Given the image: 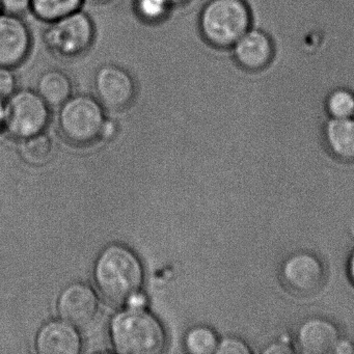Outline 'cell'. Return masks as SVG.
I'll use <instances>...</instances> for the list:
<instances>
[{
	"label": "cell",
	"instance_id": "cell-6",
	"mask_svg": "<svg viewBox=\"0 0 354 354\" xmlns=\"http://www.w3.org/2000/svg\"><path fill=\"white\" fill-rule=\"evenodd\" d=\"M51 107L36 90H17L7 101L6 128L16 138L42 133L50 121Z\"/></svg>",
	"mask_w": 354,
	"mask_h": 354
},
{
	"label": "cell",
	"instance_id": "cell-8",
	"mask_svg": "<svg viewBox=\"0 0 354 354\" xmlns=\"http://www.w3.org/2000/svg\"><path fill=\"white\" fill-rule=\"evenodd\" d=\"M229 51L238 69L250 76L266 72L277 57L272 36L258 26H252Z\"/></svg>",
	"mask_w": 354,
	"mask_h": 354
},
{
	"label": "cell",
	"instance_id": "cell-13",
	"mask_svg": "<svg viewBox=\"0 0 354 354\" xmlns=\"http://www.w3.org/2000/svg\"><path fill=\"white\" fill-rule=\"evenodd\" d=\"M339 339L337 327L325 319H308L298 329V347L304 354L333 353Z\"/></svg>",
	"mask_w": 354,
	"mask_h": 354
},
{
	"label": "cell",
	"instance_id": "cell-2",
	"mask_svg": "<svg viewBox=\"0 0 354 354\" xmlns=\"http://www.w3.org/2000/svg\"><path fill=\"white\" fill-rule=\"evenodd\" d=\"M95 279L107 299L122 304L140 292L144 283V268L131 250L113 244L105 248L97 259Z\"/></svg>",
	"mask_w": 354,
	"mask_h": 354
},
{
	"label": "cell",
	"instance_id": "cell-1",
	"mask_svg": "<svg viewBox=\"0 0 354 354\" xmlns=\"http://www.w3.org/2000/svg\"><path fill=\"white\" fill-rule=\"evenodd\" d=\"M252 26L254 14L248 0H208L198 14L201 37L216 50H230Z\"/></svg>",
	"mask_w": 354,
	"mask_h": 354
},
{
	"label": "cell",
	"instance_id": "cell-29",
	"mask_svg": "<svg viewBox=\"0 0 354 354\" xmlns=\"http://www.w3.org/2000/svg\"><path fill=\"white\" fill-rule=\"evenodd\" d=\"M190 0H169V3L173 5L174 8L182 7V6L187 5Z\"/></svg>",
	"mask_w": 354,
	"mask_h": 354
},
{
	"label": "cell",
	"instance_id": "cell-14",
	"mask_svg": "<svg viewBox=\"0 0 354 354\" xmlns=\"http://www.w3.org/2000/svg\"><path fill=\"white\" fill-rule=\"evenodd\" d=\"M324 138L330 152L346 162L354 161V118L330 119L325 123Z\"/></svg>",
	"mask_w": 354,
	"mask_h": 354
},
{
	"label": "cell",
	"instance_id": "cell-22",
	"mask_svg": "<svg viewBox=\"0 0 354 354\" xmlns=\"http://www.w3.org/2000/svg\"><path fill=\"white\" fill-rule=\"evenodd\" d=\"M217 354H250L248 346L237 337H225L218 342Z\"/></svg>",
	"mask_w": 354,
	"mask_h": 354
},
{
	"label": "cell",
	"instance_id": "cell-9",
	"mask_svg": "<svg viewBox=\"0 0 354 354\" xmlns=\"http://www.w3.org/2000/svg\"><path fill=\"white\" fill-rule=\"evenodd\" d=\"M32 47V30L21 16L0 13V66L14 69L22 65Z\"/></svg>",
	"mask_w": 354,
	"mask_h": 354
},
{
	"label": "cell",
	"instance_id": "cell-20",
	"mask_svg": "<svg viewBox=\"0 0 354 354\" xmlns=\"http://www.w3.org/2000/svg\"><path fill=\"white\" fill-rule=\"evenodd\" d=\"M53 142L43 133L26 138L22 146V155L32 165H44L53 154Z\"/></svg>",
	"mask_w": 354,
	"mask_h": 354
},
{
	"label": "cell",
	"instance_id": "cell-10",
	"mask_svg": "<svg viewBox=\"0 0 354 354\" xmlns=\"http://www.w3.org/2000/svg\"><path fill=\"white\" fill-rule=\"evenodd\" d=\"M281 277L290 290L308 295L320 289L324 281V269L314 254L296 252L283 262Z\"/></svg>",
	"mask_w": 354,
	"mask_h": 354
},
{
	"label": "cell",
	"instance_id": "cell-5",
	"mask_svg": "<svg viewBox=\"0 0 354 354\" xmlns=\"http://www.w3.org/2000/svg\"><path fill=\"white\" fill-rule=\"evenodd\" d=\"M59 127L62 134L75 145H88L100 138L105 109L96 97L72 95L59 106Z\"/></svg>",
	"mask_w": 354,
	"mask_h": 354
},
{
	"label": "cell",
	"instance_id": "cell-23",
	"mask_svg": "<svg viewBox=\"0 0 354 354\" xmlns=\"http://www.w3.org/2000/svg\"><path fill=\"white\" fill-rule=\"evenodd\" d=\"M0 7L3 13L22 17L30 12V0H0Z\"/></svg>",
	"mask_w": 354,
	"mask_h": 354
},
{
	"label": "cell",
	"instance_id": "cell-24",
	"mask_svg": "<svg viewBox=\"0 0 354 354\" xmlns=\"http://www.w3.org/2000/svg\"><path fill=\"white\" fill-rule=\"evenodd\" d=\"M117 132L118 126L115 122H113V120L106 119L104 121V124H103L100 138H105V140H111V138H115Z\"/></svg>",
	"mask_w": 354,
	"mask_h": 354
},
{
	"label": "cell",
	"instance_id": "cell-25",
	"mask_svg": "<svg viewBox=\"0 0 354 354\" xmlns=\"http://www.w3.org/2000/svg\"><path fill=\"white\" fill-rule=\"evenodd\" d=\"M293 350L290 348L289 345L283 343H274L269 345L266 349L263 351L265 354H290Z\"/></svg>",
	"mask_w": 354,
	"mask_h": 354
},
{
	"label": "cell",
	"instance_id": "cell-12",
	"mask_svg": "<svg viewBox=\"0 0 354 354\" xmlns=\"http://www.w3.org/2000/svg\"><path fill=\"white\" fill-rule=\"evenodd\" d=\"M36 346L40 354H77L82 349V339L74 325L53 321L39 331Z\"/></svg>",
	"mask_w": 354,
	"mask_h": 354
},
{
	"label": "cell",
	"instance_id": "cell-19",
	"mask_svg": "<svg viewBox=\"0 0 354 354\" xmlns=\"http://www.w3.org/2000/svg\"><path fill=\"white\" fill-rule=\"evenodd\" d=\"M218 339L212 329L206 326H196L188 331L185 346L192 354H212L216 352Z\"/></svg>",
	"mask_w": 354,
	"mask_h": 354
},
{
	"label": "cell",
	"instance_id": "cell-28",
	"mask_svg": "<svg viewBox=\"0 0 354 354\" xmlns=\"http://www.w3.org/2000/svg\"><path fill=\"white\" fill-rule=\"evenodd\" d=\"M7 101L0 98V129L6 127V120H7Z\"/></svg>",
	"mask_w": 354,
	"mask_h": 354
},
{
	"label": "cell",
	"instance_id": "cell-30",
	"mask_svg": "<svg viewBox=\"0 0 354 354\" xmlns=\"http://www.w3.org/2000/svg\"><path fill=\"white\" fill-rule=\"evenodd\" d=\"M349 273L350 277H351L352 281H353L354 283V252L353 254H352L351 259H350Z\"/></svg>",
	"mask_w": 354,
	"mask_h": 354
},
{
	"label": "cell",
	"instance_id": "cell-3",
	"mask_svg": "<svg viewBox=\"0 0 354 354\" xmlns=\"http://www.w3.org/2000/svg\"><path fill=\"white\" fill-rule=\"evenodd\" d=\"M115 350L124 354H158L165 349L167 335L156 317L144 308H129L111 322Z\"/></svg>",
	"mask_w": 354,
	"mask_h": 354
},
{
	"label": "cell",
	"instance_id": "cell-31",
	"mask_svg": "<svg viewBox=\"0 0 354 354\" xmlns=\"http://www.w3.org/2000/svg\"><path fill=\"white\" fill-rule=\"evenodd\" d=\"M109 1H111V0H86V3L94 6L104 5V3H109Z\"/></svg>",
	"mask_w": 354,
	"mask_h": 354
},
{
	"label": "cell",
	"instance_id": "cell-17",
	"mask_svg": "<svg viewBox=\"0 0 354 354\" xmlns=\"http://www.w3.org/2000/svg\"><path fill=\"white\" fill-rule=\"evenodd\" d=\"M86 0H30V13L41 21L49 22L82 10Z\"/></svg>",
	"mask_w": 354,
	"mask_h": 354
},
{
	"label": "cell",
	"instance_id": "cell-26",
	"mask_svg": "<svg viewBox=\"0 0 354 354\" xmlns=\"http://www.w3.org/2000/svg\"><path fill=\"white\" fill-rule=\"evenodd\" d=\"M126 302L129 306V308H144L147 304V298L146 296L138 292V293L132 295Z\"/></svg>",
	"mask_w": 354,
	"mask_h": 354
},
{
	"label": "cell",
	"instance_id": "cell-32",
	"mask_svg": "<svg viewBox=\"0 0 354 354\" xmlns=\"http://www.w3.org/2000/svg\"><path fill=\"white\" fill-rule=\"evenodd\" d=\"M0 13H3V11H1V7H0Z\"/></svg>",
	"mask_w": 354,
	"mask_h": 354
},
{
	"label": "cell",
	"instance_id": "cell-11",
	"mask_svg": "<svg viewBox=\"0 0 354 354\" xmlns=\"http://www.w3.org/2000/svg\"><path fill=\"white\" fill-rule=\"evenodd\" d=\"M98 308V297L94 290L80 283L68 286L57 302L62 318L74 326L84 327L92 323Z\"/></svg>",
	"mask_w": 354,
	"mask_h": 354
},
{
	"label": "cell",
	"instance_id": "cell-21",
	"mask_svg": "<svg viewBox=\"0 0 354 354\" xmlns=\"http://www.w3.org/2000/svg\"><path fill=\"white\" fill-rule=\"evenodd\" d=\"M17 91V78L12 68L0 66V98L8 100Z\"/></svg>",
	"mask_w": 354,
	"mask_h": 354
},
{
	"label": "cell",
	"instance_id": "cell-4",
	"mask_svg": "<svg viewBox=\"0 0 354 354\" xmlns=\"http://www.w3.org/2000/svg\"><path fill=\"white\" fill-rule=\"evenodd\" d=\"M96 28L82 10L49 22L43 35L45 46L57 59L72 61L86 55L95 43Z\"/></svg>",
	"mask_w": 354,
	"mask_h": 354
},
{
	"label": "cell",
	"instance_id": "cell-7",
	"mask_svg": "<svg viewBox=\"0 0 354 354\" xmlns=\"http://www.w3.org/2000/svg\"><path fill=\"white\" fill-rule=\"evenodd\" d=\"M95 97L105 111H122L133 104L138 95L136 78L122 66L104 64L93 78Z\"/></svg>",
	"mask_w": 354,
	"mask_h": 354
},
{
	"label": "cell",
	"instance_id": "cell-18",
	"mask_svg": "<svg viewBox=\"0 0 354 354\" xmlns=\"http://www.w3.org/2000/svg\"><path fill=\"white\" fill-rule=\"evenodd\" d=\"M136 18L147 26H157L169 19L174 7L169 0H133Z\"/></svg>",
	"mask_w": 354,
	"mask_h": 354
},
{
	"label": "cell",
	"instance_id": "cell-16",
	"mask_svg": "<svg viewBox=\"0 0 354 354\" xmlns=\"http://www.w3.org/2000/svg\"><path fill=\"white\" fill-rule=\"evenodd\" d=\"M323 107L330 119L354 118L353 88L347 86H333L325 94Z\"/></svg>",
	"mask_w": 354,
	"mask_h": 354
},
{
	"label": "cell",
	"instance_id": "cell-27",
	"mask_svg": "<svg viewBox=\"0 0 354 354\" xmlns=\"http://www.w3.org/2000/svg\"><path fill=\"white\" fill-rule=\"evenodd\" d=\"M353 345L349 341H345V339H343V341L339 339L335 349H333V353L337 354H350L353 353Z\"/></svg>",
	"mask_w": 354,
	"mask_h": 354
},
{
	"label": "cell",
	"instance_id": "cell-15",
	"mask_svg": "<svg viewBox=\"0 0 354 354\" xmlns=\"http://www.w3.org/2000/svg\"><path fill=\"white\" fill-rule=\"evenodd\" d=\"M36 91L50 107H59L73 95L71 77L61 69H48L37 80Z\"/></svg>",
	"mask_w": 354,
	"mask_h": 354
}]
</instances>
